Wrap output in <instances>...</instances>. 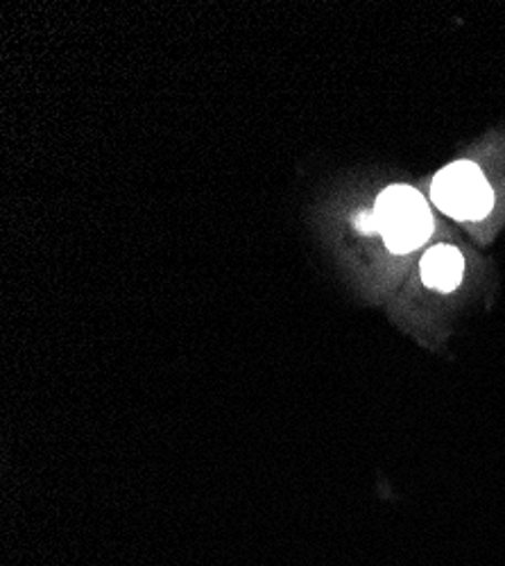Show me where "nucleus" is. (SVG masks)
<instances>
[{
	"label": "nucleus",
	"instance_id": "1",
	"mask_svg": "<svg viewBox=\"0 0 505 566\" xmlns=\"http://www.w3.org/2000/svg\"><path fill=\"white\" fill-rule=\"evenodd\" d=\"M375 213L379 233L390 252L408 254L427 243L433 233V216L420 191L410 186H390L377 198Z\"/></svg>",
	"mask_w": 505,
	"mask_h": 566
},
{
	"label": "nucleus",
	"instance_id": "2",
	"mask_svg": "<svg viewBox=\"0 0 505 566\" xmlns=\"http://www.w3.org/2000/svg\"><path fill=\"white\" fill-rule=\"evenodd\" d=\"M431 200L442 213L463 222L483 220L494 207L492 188L472 161H455L442 168L431 184Z\"/></svg>",
	"mask_w": 505,
	"mask_h": 566
},
{
	"label": "nucleus",
	"instance_id": "3",
	"mask_svg": "<svg viewBox=\"0 0 505 566\" xmlns=\"http://www.w3.org/2000/svg\"><path fill=\"white\" fill-rule=\"evenodd\" d=\"M465 272V259L455 248L438 245L422 259V279L429 289L451 293L461 283Z\"/></svg>",
	"mask_w": 505,
	"mask_h": 566
},
{
	"label": "nucleus",
	"instance_id": "4",
	"mask_svg": "<svg viewBox=\"0 0 505 566\" xmlns=\"http://www.w3.org/2000/svg\"><path fill=\"white\" fill-rule=\"evenodd\" d=\"M356 229H360L362 233H379V218H377L375 209L365 211L356 218Z\"/></svg>",
	"mask_w": 505,
	"mask_h": 566
}]
</instances>
